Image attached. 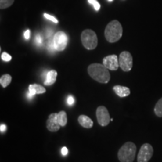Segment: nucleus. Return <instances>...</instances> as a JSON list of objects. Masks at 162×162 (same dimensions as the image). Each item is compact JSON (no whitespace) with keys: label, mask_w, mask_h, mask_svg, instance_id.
Masks as SVG:
<instances>
[{"label":"nucleus","mask_w":162,"mask_h":162,"mask_svg":"<svg viewBox=\"0 0 162 162\" xmlns=\"http://www.w3.org/2000/svg\"><path fill=\"white\" fill-rule=\"evenodd\" d=\"M104 65L93 63L88 67L89 76L95 81L101 83H107L110 80V74Z\"/></svg>","instance_id":"obj_1"},{"label":"nucleus","mask_w":162,"mask_h":162,"mask_svg":"<svg viewBox=\"0 0 162 162\" xmlns=\"http://www.w3.org/2000/svg\"><path fill=\"white\" fill-rule=\"evenodd\" d=\"M123 29L118 20H113L107 24L104 30V36L110 43H115L122 38Z\"/></svg>","instance_id":"obj_2"},{"label":"nucleus","mask_w":162,"mask_h":162,"mask_svg":"<svg viewBox=\"0 0 162 162\" xmlns=\"http://www.w3.org/2000/svg\"><path fill=\"white\" fill-rule=\"evenodd\" d=\"M137 146L132 142H127L122 146L118 152V158L120 162H133L135 158Z\"/></svg>","instance_id":"obj_3"},{"label":"nucleus","mask_w":162,"mask_h":162,"mask_svg":"<svg viewBox=\"0 0 162 162\" xmlns=\"http://www.w3.org/2000/svg\"><path fill=\"white\" fill-rule=\"evenodd\" d=\"M81 42L83 47L89 50H94L98 45V37L92 29H85L81 33Z\"/></svg>","instance_id":"obj_4"},{"label":"nucleus","mask_w":162,"mask_h":162,"mask_svg":"<svg viewBox=\"0 0 162 162\" xmlns=\"http://www.w3.org/2000/svg\"><path fill=\"white\" fill-rule=\"evenodd\" d=\"M119 67L123 71L128 72L131 70L133 66V57L128 51H123L119 56Z\"/></svg>","instance_id":"obj_5"},{"label":"nucleus","mask_w":162,"mask_h":162,"mask_svg":"<svg viewBox=\"0 0 162 162\" xmlns=\"http://www.w3.org/2000/svg\"><path fill=\"white\" fill-rule=\"evenodd\" d=\"M153 147L151 144H143L137 155V162H148L153 157Z\"/></svg>","instance_id":"obj_6"},{"label":"nucleus","mask_w":162,"mask_h":162,"mask_svg":"<svg viewBox=\"0 0 162 162\" xmlns=\"http://www.w3.org/2000/svg\"><path fill=\"white\" fill-rule=\"evenodd\" d=\"M54 45H55L56 50L63 51L66 48L68 45V36L64 32L59 31L55 34L53 38Z\"/></svg>","instance_id":"obj_7"},{"label":"nucleus","mask_w":162,"mask_h":162,"mask_svg":"<svg viewBox=\"0 0 162 162\" xmlns=\"http://www.w3.org/2000/svg\"><path fill=\"white\" fill-rule=\"evenodd\" d=\"M96 117L98 122L101 126H107L111 121L110 113L104 106H100L96 110Z\"/></svg>","instance_id":"obj_8"},{"label":"nucleus","mask_w":162,"mask_h":162,"mask_svg":"<svg viewBox=\"0 0 162 162\" xmlns=\"http://www.w3.org/2000/svg\"><path fill=\"white\" fill-rule=\"evenodd\" d=\"M103 65L111 71H117L119 67V59L117 55H109L103 59Z\"/></svg>","instance_id":"obj_9"},{"label":"nucleus","mask_w":162,"mask_h":162,"mask_svg":"<svg viewBox=\"0 0 162 162\" xmlns=\"http://www.w3.org/2000/svg\"><path fill=\"white\" fill-rule=\"evenodd\" d=\"M47 130L51 132L58 131L60 128L59 123L57 121V113H52L49 116L47 119V122H46Z\"/></svg>","instance_id":"obj_10"},{"label":"nucleus","mask_w":162,"mask_h":162,"mask_svg":"<svg viewBox=\"0 0 162 162\" xmlns=\"http://www.w3.org/2000/svg\"><path fill=\"white\" fill-rule=\"evenodd\" d=\"M46 92V89L45 87L39 84H30L29 86V92L27 94L28 99H32L35 95L37 94H43Z\"/></svg>","instance_id":"obj_11"},{"label":"nucleus","mask_w":162,"mask_h":162,"mask_svg":"<svg viewBox=\"0 0 162 162\" xmlns=\"http://www.w3.org/2000/svg\"><path fill=\"white\" fill-rule=\"evenodd\" d=\"M113 89L115 92L116 94L120 98L127 97L131 94V91L129 88L126 87V86H120V85H117V86H113Z\"/></svg>","instance_id":"obj_12"},{"label":"nucleus","mask_w":162,"mask_h":162,"mask_svg":"<svg viewBox=\"0 0 162 162\" xmlns=\"http://www.w3.org/2000/svg\"><path fill=\"white\" fill-rule=\"evenodd\" d=\"M57 77V71L55 70H51L49 72H47V75H46V79L44 83L45 86H51L54 84L56 81Z\"/></svg>","instance_id":"obj_13"},{"label":"nucleus","mask_w":162,"mask_h":162,"mask_svg":"<svg viewBox=\"0 0 162 162\" xmlns=\"http://www.w3.org/2000/svg\"><path fill=\"white\" fill-rule=\"evenodd\" d=\"M78 122L85 128H91L93 126V121L86 115H81L78 117Z\"/></svg>","instance_id":"obj_14"},{"label":"nucleus","mask_w":162,"mask_h":162,"mask_svg":"<svg viewBox=\"0 0 162 162\" xmlns=\"http://www.w3.org/2000/svg\"><path fill=\"white\" fill-rule=\"evenodd\" d=\"M57 121L61 127H64L67 125L68 119H67V114L65 111H60L59 113H57Z\"/></svg>","instance_id":"obj_15"},{"label":"nucleus","mask_w":162,"mask_h":162,"mask_svg":"<svg viewBox=\"0 0 162 162\" xmlns=\"http://www.w3.org/2000/svg\"><path fill=\"white\" fill-rule=\"evenodd\" d=\"M11 80H12V77H11V75L9 74H4L0 78V83H1V86H2L3 88L7 87L11 83Z\"/></svg>","instance_id":"obj_16"},{"label":"nucleus","mask_w":162,"mask_h":162,"mask_svg":"<svg viewBox=\"0 0 162 162\" xmlns=\"http://www.w3.org/2000/svg\"><path fill=\"white\" fill-rule=\"evenodd\" d=\"M154 111H155V113L157 117H162V98L158 100V102L156 103L155 108H154Z\"/></svg>","instance_id":"obj_17"},{"label":"nucleus","mask_w":162,"mask_h":162,"mask_svg":"<svg viewBox=\"0 0 162 162\" xmlns=\"http://www.w3.org/2000/svg\"><path fill=\"white\" fill-rule=\"evenodd\" d=\"M14 0H0V9H5L14 3Z\"/></svg>","instance_id":"obj_18"},{"label":"nucleus","mask_w":162,"mask_h":162,"mask_svg":"<svg viewBox=\"0 0 162 162\" xmlns=\"http://www.w3.org/2000/svg\"><path fill=\"white\" fill-rule=\"evenodd\" d=\"M88 2H89V3H90V4L92 5L95 11H99L100 9H101V5H100L99 3L98 2L97 0H88Z\"/></svg>","instance_id":"obj_19"},{"label":"nucleus","mask_w":162,"mask_h":162,"mask_svg":"<svg viewBox=\"0 0 162 162\" xmlns=\"http://www.w3.org/2000/svg\"><path fill=\"white\" fill-rule=\"evenodd\" d=\"M1 59L5 62H9L11 60V56L6 52H3L1 55Z\"/></svg>","instance_id":"obj_20"},{"label":"nucleus","mask_w":162,"mask_h":162,"mask_svg":"<svg viewBox=\"0 0 162 162\" xmlns=\"http://www.w3.org/2000/svg\"><path fill=\"white\" fill-rule=\"evenodd\" d=\"M44 16H45V17L46 18V19L49 20H51L52 22L55 23H59L58 20H57L56 17H54L53 16L50 15V14H44Z\"/></svg>","instance_id":"obj_21"},{"label":"nucleus","mask_w":162,"mask_h":162,"mask_svg":"<svg viewBox=\"0 0 162 162\" xmlns=\"http://www.w3.org/2000/svg\"><path fill=\"white\" fill-rule=\"evenodd\" d=\"M42 41H43V39H42L41 36L40 35H36L35 37V43L37 44V45H40L42 44Z\"/></svg>","instance_id":"obj_22"},{"label":"nucleus","mask_w":162,"mask_h":162,"mask_svg":"<svg viewBox=\"0 0 162 162\" xmlns=\"http://www.w3.org/2000/svg\"><path fill=\"white\" fill-rule=\"evenodd\" d=\"M74 103V99L72 97L71 95L68 96V105H73Z\"/></svg>","instance_id":"obj_23"},{"label":"nucleus","mask_w":162,"mask_h":162,"mask_svg":"<svg viewBox=\"0 0 162 162\" xmlns=\"http://www.w3.org/2000/svg\"><path fill=\"white\" fill-rule=\"evenodd\" d=\"M68 149H67V147L64 146L62 148V155H63V156H66L67 155H68Z\"/></svg>","instance_id":"obj_24"},{"label":"nucleus","mask_w":162,"mask_h":162,"mask_svg":"<svg viewBox=\"0 0 162 162\" xmlns=\"http://www.w3.org/2000/svg\"><path fill=\"white\" fill-rule=\"evenodd\" d=\"M24 38H25L27 40L29 39V38H30V30H29V29H27V30L24 32Z\"/></svg>","instance_id":"obj_25"},{"label":"nucleus","mask_w":162,"mask_h":162,"mask_svg":"<svg viewBox=\"0 0 162 162\" xmlns=\"http://www.w3.org/2000/svg\"><path fill=\"white\" fill-rule=\"evenodd\" d=\"M5 130H6V125H5V124H1V125H0V131H1L2 133L5 131Z\"/></svg>","instance_id":"obj_26"},{"label":"nucleus","mask_w":162,"mask_h":162,"mask_svg":"<svg viewBox=\"0 0 162 162\" xmlns=\"http://www.w3.org/2000/svg\"><path fill=\"white\" fill-rule=\"evenodd\" d=\"M108 1H109V2H112V1H113V0H108Z\"/></svg>","instance_id":"obj_27"}]
</instances>
